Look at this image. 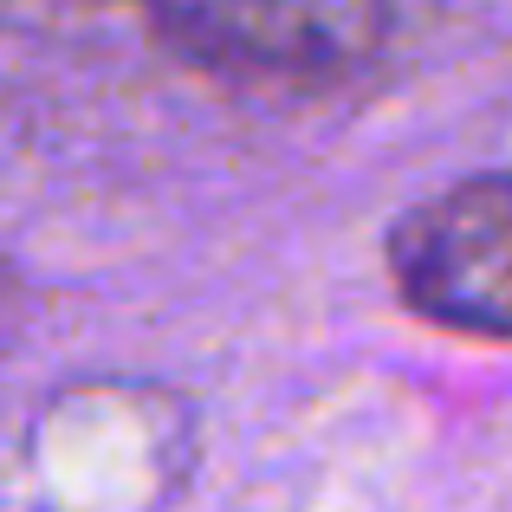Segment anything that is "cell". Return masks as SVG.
<instances>
[{
    "mask_svg": "<svg viewBox=\"0 0 512 512\" xmlns=\"http://www.w3.org/2000/svg\"><path fill=\"white\" fill-rule=\"evenodd\" d=\"M182 52L253 78H344L389 39V0H130Z\"/></svg>",
    "mask_w": 512,
    "mask_h": 512,
    "instance_id": "cell-3",
    "label": "cell"
},
{
    "mask_svg": "<svg viewBox=\"0 0 512 512\" xmlns=\"http://www.w3.org/2000/svg\"><path fill=\"white\" fill-rule=\"evenodd\" d=\"M195 467V409L150 376L65 383L0 454V512H169Z\"/></svg>",
    "mask_w": 512,
    "mask_h": 512,
    "instance_id": "cell-1",
    "label": "cell"
},
{
    "mask_svg": "<svg viewBox=\"0 0 512 512\" xmlns=\"http://www.w3.org/2000/svg\"><path fill=\"white\" fill-rule=\"evenodd\" d=\"M383 266L422 325L512 344V169H467L409 201L383 234Z\"/></svg>",
    "mask_w": 512,
    "mask_h": 512,
    "instance_id": "cell-2",
    "label": "cell"
}]
</instances>
